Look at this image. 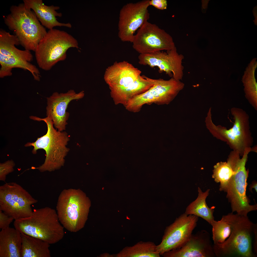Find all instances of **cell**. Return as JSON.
I'll return each instance as SVG.
<instances>
[{
	"instance_id": "1",
	"label": "cell",
	"mask_w": 257,
	"mask_h": 257,
	"mask_svg": "<svg viewBox=\"0 0 257 257\" xmlns=\"http://www.w3.org/2000/svg\"><path fill=\"white\" fill-rule=\"evenodd\" d=\"M230 224V234L223 242L213 244L214 251L217 257H255L252 237L257 227L247 216L234 214L225 215Z\"/></svg>"
},
{
	"instance_id": "2",
	"label": "cell",
	"mask_w": 257,
	"mask_h": 257,
	"mask_svg": "<svg viewBox=\"0 0 257 257\" xmlns=\"http://www.w3.org/2000/svg\"><path fill=\"white\" fill-rule=\"evenodd\" d=\"M10 13L4 19L5 24L13 32L25 49L35 51L47 31L35 13L24 3L13 5Z\"/></svg>"
},
{
	"instance_id": "3",
	"label": "cell",
	"mask_w": 257,
	"mask_h": 257,
	"mask_svg": "<svg viewBox=\"0 0 257 257\" xmlns=\"http://www.w3.org/2000/svg\"><path fill=\"white\" fill-rule=\"evenodd\" d=\"M30 118L44 121L47 128L46 134L38 138L35 142H28L25 145L26 147H33L32 152L34 154L39 149H43L45 151L46 157L44 163L35 168L41 172H51L59 169L64 166V158L69 151V149L66 146L69 140L67 133L65 132L57 131L54 127L52 120L48 117L40 118L31 116Z\"/></svg>"
},
{
	"instance_id": "4",
	"label": "cell",
	"mask_w": 257,
	"mask_h": 257,
	"mask_svg": "<svg viewBox=\"0 0 257 257\" xmlns=\"http://www.w3.org/2000/svg\"><path fill=\"white\" fill-rule=\"evenodd\" d=\"M15 228L21 232L40 239L50 244L63 238L64 227L55 210L49 207L34 209L32 215L15 220Z\"/></svg>"
},
{
	"instance_id": "5",
	"label": "cell",
	"mask_w": 257,
	"mask_h": 257,
	"mask_svg": "<svg viewBox=\"0 0 257 257\" xmlns=\"http://www.w3.org/2000/svg\"><path fill=\"white\" fill-rule=\"evenodd\" d=\"M91 205L90 199L80 189H64L59 197L56 206L60 223L69 232H78L84 227Z\"/></svg>"
},
{
	"instance_id": "6",
	"label": "cell",
	"mask_w": 257,
	"mask_h": 257,
	"mask_svg": "<svg viewBox=\"0 0 257 257\" xmlns=\"http://www.w3.org/2000/svg\"><path fill=\"white\" fill-rule=\"evenodd\" d=\"M251 150L250 148H246L242 158H239V154L236 152L232 153L227 161L234 172L226 192L227 197L231 205L232 212L245 216H247L250 212L256 210L257 205H251L250 200L246 194L248 172L245 165L248 155Z\"/></svg>"
},
{
	"instance_id": "7",
	"label": "cell",
	"mask_w": 257,
	"mask_h": 257,
	"mask_svg": "<svg viewBox=\"0 0 257 257\" xmlns=\"http://www.w3.org/2000/svg\"><path fill=\"white\" fill-rule=\"evenodd\" d=\"M71 48H79L77 40L72 35L64 31L49 30L35 51L39 67L44 70H50L58 62L66 59L67 51Z\"/></svg>"
},
{
	"instance_id": "8",
	"label": "cell",
	"mask_w": 257,
	"mask_h": 257,
	"mask_svg": "<svg viewBox=\"0 0 257 257\" xmlns=\"http://www.w3.org/2000/svg\"><path fill=\"white\" fill-rule=\"evenodd\" d=\"M20 44L17 37L4 30H0V77L11 76L14 68L28 70L34 79L40 80L41 76L38 69L31 64L33 56L30 51L22 50L15 45Z\"/></svg>"
},
{
	"instance_id": "9",
	"label": "cell",
	"mask_w": 257,
	"mask_h": 257,
	"mask_svg": "<svg viewBox=\"0 0 257 257\" xmlns=\"http://www.w3.org/2000/svg\"><path fill=\"white\" fill-rule=\"evenodd\" d=\"M230 110L234 121L231 128L228 129L221 125H215L212 121L210 110H208L205 118L206 126L214 136L227 142L234 151L243 155L245 148L250 145L249 116L241 108L233 107Z\"/></svg>"
},
{
	"instance_id": "10",
	"label": "cell",
	"mask_w": 257,
	"mask_h": 257,
	"mask_svg": "<svg viewBox=\"0 0 257 257\" xmlns=\"http://www.w3.org/2000/svg\"><path fill=\"white\" fill-rule=\"evenodd\" d=\"M153 86L145 92L129 100L125 107L134 113L141 110L143 106L154 103L158 105L168 104L184 88V84L173 77L168 80L153 79Z\"/></svg>"
},
{
	"instance_id": "11",
	"label": "cell",
	"mask_w": 257,
	"mask_h": 257,
	"mask_svg": "<svg viewBox=\"0 0 257 257\" xmlns=\"http://www.w3.org/2000/svg\"><path fill=\"white\" fill-rule=\"evenodd\" d=\"M37 202L16 182L6 183L0 186V210L15 220L31 216L33 210L31 206Z\"/></svg>"
},
{
	"instance_id": "12",
	"label": "cell",
	"mask_w": 257,
	"mask_h": 257,
	"mask_svg": "<svg viewBox=\"0 0 257 257\" xmlns=\"http://www.w3.org/2000/svg\"><path fill=\"white\" fill-rule=\"evenodd\" d=\"M132 43L133 48L140 54L167 51L175 47L169 34L148 21L138 30Z\"/></svg>"
},
{
	"instance_id": "13",
	"label": "cell",
	"mask_w": 257,
	"mask_h": 257,
	"mask_svg": "<svg viewBox=\"0 0 257 257\" xmlns=\"http://www.w3.org/2000/svg\"><path fill=\"white\" fill-rule=\"evenodd\" d=\"M150 0L128 3L120 10L118 24V36L123 42L132 43L135 33L148 20Z\"/></svg>"
},
{
	"instance_id": "14",
	"label": "cell",
	"mask_w": 257,
	"mask_h": 257,
	"mask_svg": "<svg viewBox=\"0 0 257 257\" xmlns=\"http://www.w3.org/2000/svg\"><path fill=\"white\" fill-rule=\"evenodd\" d=\"M198 220L197 216L184 213L167 227L161 243L156 246V250L160 255L181 247L192 234Z\"/></svg>"
},
{
	"instance_id": "15",
	"label": "cell",
	"mask_w": 257,
	"mask_h": 257,
	"mask_svg": "<svg viewBox=\"0 0 257 257\" xmlns=\"http://www.w3.org/2000/svg\"><path fill=\"white\" fill-rule=\"evenodd\" d=\"M184 58L182 54L177 52L175 46L166 52L159 51L140 54L138 56L139 64L152 68L157 67L160 73L165 72L169 76L180 81L183 75L182 63Z\"/></svg>"
},
{
	"instance_id": "16",
	"label": "cell",
	"mask_w": 257,
	"mask_h": 257,
	"mask_svg": "<svg viewBox=\"0 0 257 257\" xmlns=\"http://www.w3.org/2000/svg\"><path fill=\"white\" fill-rule=\"evenodd\" d=\"M141 71L127 62L116 63L108 68L104 79L109 85L113 99L138 79Z\"/></svg>"
},
{
	"instance_id": "17",
	"label": "cell",
	"mask_w": 257,
	"mask_h": 257,
	"mask_svg": "<svg viewBox=\"0 0 257 257\" xmlns=\"http://www.w3.org/2000/svg\"><path fill=\"white\" fill-rule=\"evenodd\" d=\"M164 257H215L209 233L204 230L192 234L180 247L169 251Z\"/></svg>"
},
{
	"instance_id": "18",
	"label": "cell",
	"mask_w": 257,
	"mask_h": 257,
	"mask_svg": "<svg viewBox=\"0 0 257 257\" xmlns=\"http://www.w3.org/2000/svg\"><path fill=\"white\" fill-rule=\"evenodd\" d=\"M84 94L83 91L76 93L70 89L65 93L54 92L47 98L46 115L51 119L58 131L62 132L65 129L69 114L66 111L69 104L72 100L83 98Z\"/></svg>"
},
{
	"instance_id": "19",
	"label": "cell",
	"mask_w": 257,
	"mask_h": 257,
	"mask_svg": "<svg viewBox=\"0 0 257 257\" xmlns=\"http://www.w3.org/2000/svg\"><path fill=\"white\" fill-rule=\"evenodd\" d=\"M23 2L27 7L33 10L41 25L49 30L57 26L71 27L70 23H61L57 20L56 17H60L62 15L61 13L56 11L59 9V7L46 5L42 0H24Z\"/></svg>"
},
{
	"instance_id": "20",
	"label": "cell",
	"mask_w": 257,
	"mask_h": 257,
	"mask_svg": "<svg viewBox=\"0 0 257 257\" xmlns=\"http://www.w3.org/2000/svg\"><path fill=\"white\" fill-rule=\"evenodd\" d=\"M21 233L10 227L0 232V257H21Z\"/></svg>"
},
{
	"instance_id": "21",
	"label": "cell",
	"mask_w": 257,
	"mask_h": 257,
	"mask_svg": "<svg viewBox=\"0 0 257 257\" xmlns=\"http://www.w3.org/2000/svg\"><path fill=\"white\" fill-rule=\"evenodd\" d=\"M21 233V257H51L49 244L40 239Z\"/></svg>"
},
{
	"instance_id": "22",
	"label": "cell",
	"mask_w": 257,
	"mask_h": 257,
	"mask_svg": "<svg viewBox=\"0 0 257 257\" xmlns=\"http://www.w3.org/2000/svg\"><path fill=\"white\" fill-rule=\"evenodd\" d=\"M209 190L208 189L203 192L198 187L197 198L187 207L185 213L188 215H193L200 217L211 224L214 220L213 213L215 207L209 208L206 203V199L209 195Z\"/></svg>"
},
{
	"instance_id": "23",
	"label": "cell",
	"mask_w": 257,
	"mask_h": 257,
	"mask_svg": "<svg viewBox=\"0 0 257 257\" xmlns=\"http://www.w3.org/2000/svg\"><path fill=\"white\" fill-rule=\"evenodd\" d=\"M153 80L145 75H141L113 99L115 104H121L125 106L130 99L145 92L152 87L153 85Z\"/></svg>"
},
{
	"instance_id": "24",
	"label": "cell",
	"mask_w": 257,
	"mask_h": 257,
	"mask_svg": "<svg viewBox=\"0 0 257 257\" xmlns=\"http://www.w3.org/2000/svg\"><path fill=\"white\" fill-rule=\"evenodd\" d=\"M256 59H253L249 64L244 72L242 81L245 97L249 104L257 110V84L254 75L257 67Z\"/></svg>"
},
{
	"instance_id": "25",
	"label": "cell",
	"mask_w": 257,
	"mask_h": 257,
	"mask_svg": "<svg viewBox=\"0 0 257 257\" xmlns=\"http://www.w3.org/2000/svg\"><path fill=\"white\" fill-rule=\"evenodd\" d=\"M154 243L140 241L133 246L127 247L120 252L119 256L123 257H160Z\"/></svg>"
},
{
	"instance_id": "26",
	"label": "cell",
	"mask_w": 257,
	"mask_h": 257,
	"mask_svg": "<svg viewBox=\"0 0 257 257\" xmlns=\"http://www.w3.org/2000/svg\"><path fill=\"white\" fill-rule=\"evenodd\" d=\"M212 178L217 183H220L219 190L226 192L234 172L227 161L218 162L214 166Z\"/></svg>"
},
{
	"instance_id": "27",
	"label": "cell",
	"mask_w": 257,
	"mask_h": 257,
	"mask_svg": "<svg viewBox=\"0 0 257 257\" xmlns=\"http://www.w3.org/2000/svg\"><path fill=\"white\" fill-rule=\"evenodd\" d=\"M211 225L212 226L213 244L222 243L229 237L231 232V226L225 215L219 221L214 220Z\"/></svg>"
},
{
	"instance_id": "28",
	"label": "cell",
	"mask_w": 257,
	"mask_h": 257,
	"mask_svg": "<svg viewBox=\"0 0 257 257\" xmlns=\"http://www.w3.org/2000/svg\"><path fill=\"white\" fill-rule=\"evenodd\" d=\"M15 163L12 160L0 163V180L5 181L6 176L14 170Z\"/></svg>"
},
{
	"instance_id": "29",
	"label": "cell",
	"mask_w": 257,
	"mask_h": 257,
	"mask_svg": "<svg viewBox=\"0 0 257 257\" xmlns=\"http://www.w3.org/2000/svg\"><path fill=\"white\" fill-rule=\"evenodd\" d=\"M14 220L13 217L0 210V228L1 230L9 227L10 225Z\"/></svg>"
},
{
	"instance_id": "30",
	"label": "cell",
	"mask_w": 257,
	"mask_h": 257,
	"mask_svg": "<svg viewBox=\"0 0 257 257\" xmlns=\"http://www.w3.org/2000/svg\"><path fill=\"white\" fill-rule=\"evenodd\" d=\"M150 5H151L157 9L164 10L167 9V2L166 0H151L149 1Z\"/></svg>"
},
{
	"instance_id": "31",
	"label": "cell",
	"mask_w": 257,
	"mask_h": 257,
	"mask_svg": "<svg viewBox=\"0 0 257 257\" xmlns=\"http://www.w3.org/2000/svg\"><path fill=\"white\" fill-rule=\"evenodd\" d=\"M257 182L255 181H253L252 184L250 185L249 189L251 191H252V188H254L256 191H257Z\"/></svg>"
},
{
	"instance_id": "32",
	"label": "cell",
	"mask_w": 257,
	"mask_h": 257,
	"mask_svg": "<svg viewBox=\"0 0 257 257\" xmlns=\"http://www.w3.org/2000/svg\"><path fill=\"white\" fill-rule=\"evenodd\" d=\"M255 9H254V10H253L254 11V12H253V13H254V16H255V17L256 18V17H257V8H256Z\"/></svg>"
}]
</instances>
